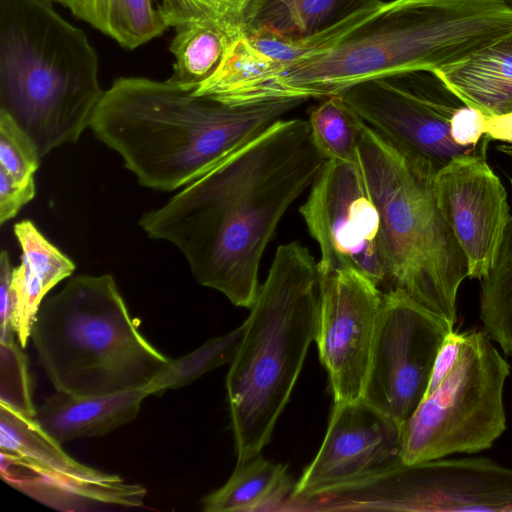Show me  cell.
I'll return each mask as SVG.
<instances>
[{
	"label": "cell",
	"mask_w": 512,
	"mask_h": 512,
	"mask_svg": "<svg viewBox=\"0 0 512 512\" xmlns=\"http://www.w3.org/2000/svg\"><path fill=\"white\" fill-rule=\"evenodd\" d=\"M325 162L308 120L279 119L145 212L139 226L149 238L178 248L200 285L250 309L267 245Z\"/></svg>",
	"instance_id": "obj_1"
},
{
	"label": "cell",
	"mask_w": 512,
	"mask_h": 512,
	"mask_svg": "<svg viewBox=\"0 0 512 512\" xmlns=\"http://www.w3.org/2000/svg\"><path fill=\"white\" fill-rule=\"evenodd\" d=\"M512 36V11L485 0H392L319 51L280 65L233 105L325 99L361 82L435 72Z\"/></svg>",
	"instance_id": "obj_2"
},
{
	"label": "cell",
	"mask_w": 512,
	"mask_h": 512,
	"mask_svg": "<svg viewBox=\"0 0 512 512\" xmlns=\"http://www.w3.org/2000/svg\"><path fill=\"white\" fill-rule=\"evenodd\" d=\"M305 101L228 105L170 79L119 77L105 90L90 128L140 185L168 192L193 182Z\"/></svg>",
	"instance_id": "obj_3"
},
{
	"label": "cell",
	"mask_w": 512,
	"mask_h": 512,
	"mask_svg": "<svg viewBox=\"0 0 512 512\" xmlns=\"http://www.w3.org/2000/svg\"><path fill=\"white\" fill-rule=\"evenodd\" d=\"M320 271L307 247L280 245L244 322L226 391L237 463L261 454L316 340Z\"/></svg>",
	"instance_id": "obj_4"
},
{
	"label": "cell",
	"mask_w": 512,
	"mask_h": 512,
	"mask_svg": "<svg viewBox=\"0 0 512 512\" xmlns=\"http://www.w3.org/2000/svg\"><path fill=\"white\" fill-rule=\"evenodd\" d=\"M105 93L85 32L46 0H0V111L40 157L78 141Z\"/></svg>",
	"instance_id": "obj_5"
},
{
	"label": "cell",
	"mask_w": 512,
	"mask_h": 512,
	"mask_svg": "<svg viewBox=\"0 0 512 512\" xmlns=\"http://www.w3.org/2000/svg\"><path fill=\"white\" fill-rule=\"evenodd\" d=\"M30 339L55 390L74 396L144 387L171 360L140 333L110 274L75 276L46 297Z\"/></svg>",
	"instance_id": "obj_6"
},
{
	"label": "cell",
	"mask_w": 512,
	"mask_h": 512,
	"mask_svg": "<svg viewBox=\"0 0 512 512\" xmlns=\"http://www.w3.org/2000/svg\"><path fill=\"white\" fill-rule=\"evenodd\" d=\"M358 163L377 206L387 287L455 324L467 258L445 221L432 179L362 120Z\"/></svg>",
	"instance_id": "obj_7"
},
{
	"label": "cell",
	"mask_w": 512,
	"mask_h": 512,
	"mask_svg": "<svg viewBox=\"0 0 512 512\" xmlns=\"http://www.w3.org/2000/svg\"><path fill=\"white\" fill-rule=\"evenodd\" d=\"M509 373L483 330L466 332L451 372L402 423V462L491 448L506 429L503 389Z\"/></svg>",
	"instance_id": "obj_8"
},
{
	"label": "cell",
	"mask_w": 512,
	"mask_h": 512,
	"mask_svg": "<svg viewBox=\"0 0 512 512\" xmlns=\"http://www.w3.org/2000/svg\"><path fill=\"white\" fill-rule=\"evenodd\" d=\"M302 510L512 511V468L488 458L402 461L301 502Z\"/></svg>",
	"instance_id": "obj_9"
},
{
	"label": "cell",
	"mask_w": 512,
	"mask_h": 512,
	"mask_svg": "<svg viewBox=\"0 0 512 512\" xmlns=\"http://www.w3.org/2000/svg\"><path fill=\"white\" fill-rule=\"evenodd\" d=\"M341 96L366 125L430 178L453 158L476 150L454 141L452 120L465 103L433 72L367 80Z\"/></svg>",
	"instance_id": "obj_10"
},
{
	"label": "cell",
	"mask_w": 512,
	"mask_h": 512,
	"mask_svg": "<svg viewBox=\"0 0 512 512\" xmlns=\"http://www.w3.org/2000/svg\"><path fill=\"white\" fill-rule=\"evenodd\" d=\"M454 324L402 290L383 292L362 398L399 423L423 400L437 353Z\"/></svg>",
	"instance_id": "obj_11"
},
{
	"label": "cell",
	"mask_w": 512,
	"mask_h": 512,
	"mask_svg": "<svg viewBox=\"0 0 512 512\" xmlns=\"http://www.w3.org/2000/svg\"><path fill=\"white\" fill-rule=\"evenodd\" d=\"M320 249V274L354 269L387 287L380 216L356 162L326 160L299 209Z\"/></svg>",
	"instance_id": "obj_12"
},
{
	"label": "cell",
	"mask_w": 512,
	"mask_h": 512,
	"mask_svg": "<svg viewBox=\"0 0 512 512\" xmlns=\"http://www.w3.org/2000/svg\"><path fill=\"white\" fill-rule=\"evenodd\" d=\"M383 292L354 269L320 274L316 343L334 402L362 398Z\"/></svg>",
	"instance_id": "obj_13"
},
{
	"label": "cell",
	"mask_w": 512,
	"mask_h": 512,
	"mask_svg": "<svg viewBox=\"0 0 512 512\" xmlns=\"http://www.w3.org/2000/svg\"><path fill=\"white\" fill-rule=\"evenodd\" d=\"M401 433V423L363 398L334 402L320 449L282 506L366 479L398 464L402 461Z\"/></svg>",
	"instance_id": "obj_14"
},
{
	"label": "cell",
	"mask_w": 512,
	"mask_h": 512,
	"mask_svg": "<svg viewBox=\"0 0 512 512\" xmlns=\"http://www.w3.org/2000/svg\"><path fill=\"white\" fill-rule=\"evenodd\" d=\"M489 140L485 135L475 151L453 158L432 179L437 205L467 258L468 277L479 281L495 262L511 216L506 190L487 162Z\"/></svg>",
	"instance_id": "obj_15"
},
{
	"label": "cell",
	"mask_w": 512,
	"mask_h": 512,
	"mask_svg": "<svg viewBox=\"0 0 512 512\" xmlns=\"http://www.w3.org/2000/svg\"><path fill=\"white\" fill-rule=\"evenodd\" d=\"M2 479L36 501L61 511L128 509L144 505L146 489L113 475L105 480L45 470L0 451Z\"/></svg>",
	"instance_id": "obj_16"
},
{
	"label": "cell",
	"mask_w": 512,
	"mask_h": 512,
	"mask_svg": "<svg viewBox=\"0 0 512 512\" xmlns=\"http://www.w3.org/2000/svg\"><path fill=\"white\" fill-rule=\"evenodd\" d=\"M148 396L145 386L91 396L56 391L36 408L35 420L60 444L103 436L135 420Z\"/></svg>",
	"instance_id": "obj_17"
},
{
	"label": "cell",
	"mask_w": 512,
	"mask_h": 512,
	"mask_svg": "<svg viewBox=\"0 0 512 512\" xmlns=\"http://www.w3.org/2000/svg\"><path fill=\"white\" fill-rule=\"evenodd\" d=\"M14 234L22 254L12 272V326L25 348L41 303L54 286L72 275L75 264L30 220L16 223Z\"/></svg>",
	"instance_id": "obj_18"
},
{
	"label": "cell",
	"mask_w": 512,
	"mask_h": 512,
	"mask_svg": "<svg viewBox=\"0 0 512 512\" xmlns=\"http://www.w3.org/2000/svg\"><path fill=\"white\" fill-rule=\"evenodd\" d=\"M434 74L487 119L512 114V36Z\"/></svg>",
	"instance_id": "obj_19"
},
{
	"label": "cell",
	"mask_w": 512,
	"mask_h": 512,
	"mask_svg": "<svg viewBox=\"0 0 512 512\" xmlns=\"http://www.w3.org/2000/svg\"><path fill=\"white\" fill-rule=\"evenodd\" d=\"M294 486L286 465L268 461L259 454L246 462L237 463L227 482L203 499V510H275L288 499Z\"/></svg>",
	"instance_id": "obj_20"
},
{
	"label": "cell",
	"mask_w": 512,
	"mask_h": 512,
	"mask_svg": "<svg viewBox=\"0 0 512 512\" xmlns=\"http://www.w3.org/2000/svg\"><path fill=\"white\" fill-rule=\"evenodd\" d=\"M381 0H262L250 30L310 38L376 9ZM248 31V32H249Z\"/></svg>",
	"instance_id": "obj_21"
},
{
	"label": "cell",
	"mask_w": 512,
	"mask_h": 512,
	"mask_svg": "<svg viewBox=\"0 0 512 512\" xmlns=\"http://www.w3.org/2000/svg\"><path fill=\"white\" fill-rule=\"evenodd\" d=\"M68 9L126 49H136L168 28L157 0H46Z\"/></svg>",
	"instance_id": "obj_22"
},
{
	"label": "cell",
	"mask_w": 512,
	"mask_h": 512,
	"mask_svg": "<svg viewBox=\"0 0 512 512\" xmlns=\"http://www.w3.org/2000/svg\"><path fill=\"white\" fill-rule=\"evenodd\" d=\"M35 418L0 404V451L45 470L83 479L105 480L114 474L86 466L68 455Z\"/></svg>",
	"instance_id": "obj_23"
},
{
	"label": "cell",
	"mask_w": 512,
	"mask_h": 512,
	"mask_svg": "<svg viewBox=\"0 0 512 512\" xmlns=\"http://www.w3.org/2000/svg\"><path fill=\"white\" fill-rule=\"evenodd\" d=\"M175 30L170 43L175 61L169 79L186 89L195 90L217 69L233 38L221 24L212 20L195 22Z\"/></svg>",
	"instance_id": "obj_24"
},
{
	"label": "cell",
	"mask_w": 512,
	"mask_h": 512,
	"mask_svg": "<svg viewBox=\"0 0 512 512\" xmlns=\"http://www.w3.org/2000/svg\"><path fill=\"white\" fill-rule=\"evenodd\" d=\"M510 184L512 187V178ZM480 282L483 331L505 355L512 356V214L495 262Z\"/></svg>",
	"instance_id": "obj_25"
},
{
	"label": "cell",
	"mask_w": 512,
	"mask_h": 512,
	"mask_svg": "<svg viewBox=\"0 0 512 512\" xmlns=\"http://www.w3.org/2000/svg\"><path fill=\"white\" fill-rule=\"evenodd\" d=\"M308 123L313 142L326 160L357 161L361 119L341 95L327 97L311 109Z\"/></svg>",
	"instance_id": "obj_26"
},
{
	"label": "cell",
	"mask_w": 512,
	"mask_h": 512,
	"mask_svg": "<svg viewBox=\"0 0 512 512\" xmlns=\"http://www.w3.org/2000/svg\"><path fill=\"white\" fill-rule=\"evenodd\" d=\"M245 331V324L231 332L207 340L192 352L171 359L170 362L145 386L148 395H160L166 390L186 386L208 371L231 363Z\"/></svg>",
	"instance_id": "obj_27"
},
{
	"label": "cell",
	"mask_w": 512,
	"mask_h": 512,
	"mask_svg": "<svg viewBox=\"0 0 512 512\" xmlns=\"http://www.w3.org/2000/svg\"><path fill=\"white\" fill-rule=\"evenodd\" d=\"M157 3L168 27L177 29L212 20L235 38L248 33L262 0H157Z\"/></svg>",
	"instance_id": "obj_28"
},
{
	"label": "cell",
	"mask_w": 512,
	"mask_h": 512,
	"mask_svg": "<svg viewBox=\"0 0 512 512\" xmlns=\"http://www.w3.org/2000/svg\"><path fill=\"white\" fill-rule=\"evenodd\" d=\"M18 341L0 342V404L35 418L28 361Z\"/></svg>",
	"instance_id": "obj_29"
},
{
	"label": "cell",
	"mask_w": 512,
	"mask_h": 512,
	"mask_svg": "<svg viewBox=\"0 0 512 512\" xmlns=\"http://www.w3.org/2000/svg\"><path fill=\"white\" fill-rule=\"evenodd\" d=\"M39 152L27 133L5 112L0 111V167L25 181L39 167Z\"/></svg>",
	"instance_id": "obj_30"
},
{
	"label": "cell",
	"mask_w": 512,
	"mask_h": 512,
	"mask_svg": "<svg viewBox=\"0 0 512 512\" xmlns=\"http://www.w3.org/2000/svg\"><path fill=\"white\" fill-rule=\"evenodd\" d=\"M36 193L34 177L25 181L14 178L0 167V223L14 218Z\"/></svg>",
	"instance_id": "obj_31"
},
{
	"label": "cell",
	"mask_w": 512,
	"mask_h": 512,
	"mask_svg": "<svg viewBox=\"0 0 512 512\" xmlns=\"http://www.w3.org/2000/svg\"><path fill=\"white\" fill-rule=\"evenodd\" d=\"M487 118L476 108L462 106L454 115L451 133L454 141L463 147L475 149L486 135Z\"/></svg>",
	"instance_id": "obj_32"
},
{
	"label": "cell",
	"mask_w": 512,
	"mask_h": 512,
	"mask_svg": "<svg viewBox=\"0 0 512 512\" xmlns=\"http://www.w3.org/2000/svg\"><path fill=\"white\" fill-rule=\"evenodd\" d=\"M12 272L9 254L6 250H2L0 255V342L2 343L18 341L12 326Z\"/></svg>",
	"instance_id": "obj_33"
},
{
	"label": "cell",
	"mask_w": 512,
	"mask_h": 512,
	"mask_svg": "<svg viewBox=\"0 0 512 512\" xmlns=\"http://www.w3.org/2000/svg\"><path fill=\"white\" fill-rule=\"evenodd\" d=\"M464 337L465 333H457L453 330L444 339L437 353L425 396L432 393L453 369L458 360Z\"/></svg>",
	"instance_id": "obj_34"
},
{
	"label": "cell",
	"mask_w": 512,
	"mask_h": 512,
	"mask_svg": "<svg viewBox=\"0 0 512 512\" xmlns=\"http://www.w3.org/2000/svg\"><path fill=\"white\" fill-rule=\"evenodd\" d=\"M486 135L512 147V114L487 119Z\"/></svg>",
	"instance_id": "obj_35"
},
{
	"label": "cell",
	"mask_w": 512,
	"mask_h": 512,
	"mask_svg": "<svg viewBox=\"0 0 512 512\" xmlns=\"http://www.w3.org/2000/svg\"><path fill=\"white\" fill-rule=\"evenodd\" d=\"M499 3L512 11V0H485Z\"/></svg>",
	"instance_id": "obj_36"
}]
</instances>
